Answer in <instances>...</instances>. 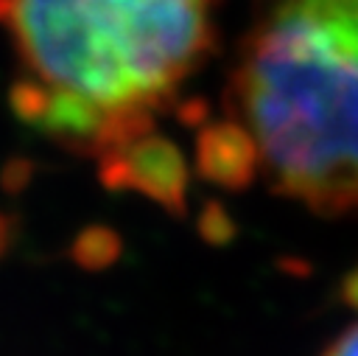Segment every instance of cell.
Segmentation results:
<instances>
[{
  "instance_id": "4",
  "label": "cell",
  "mask_w": 358,
  "mask_h": 356,
  "mask_svg": "<svg viewBox=\"0 0 358 356\" xmlns=\"http://www.w3.org/2000/svg\"><path fill=\"white\" fill-rule=\"evenodd\" d=\"M196 171L221 188L241 191L260 174V157L252 135L235 121H213L196 135Z\"/></svg>"
},
{
  "instance_id": "2",
  "label": "cell",
  "mask_w": 358,
  "mask_h": 356,
  "mask_svg": "<svg viewBox=\"0 0 358 356\" xmlns=\"http://www.w3.org/2000/svg\"><path fill=\"white\" fill-rule=\"evenodd\" d=\"M218 0H0L25 78L95 109L109 146L157 129L215 48ZM103 149V151H106ZM101 151V154H103Z\"/></svg>"
},
{
  "instance_id": "1",
  "label": "cell",
  "mask_w": 358,
  "mask_h": 356,
  "mask_svg": "<svg viewBox=\"0 0 358 356\" xmlns=\"http://www.w3.org/2000/svg\"><path fill=\"white\" fill-rule=\"evenodd\" d=\"M227 104L274 193L358 213V0H255Z\"/></svg>"
},
{
  "instance_id": "5",
  "label": "cell",
  "mask_w": 358,
  "mask_h": 356,
  "mask_svg": "<svg viewBox=\"0 0 358 356\" xmlns=\"http://www.w3.org/2000/svg\"><path fill=\"white\" fill-rule=\"evenodd\" d=\"M322 356H358V322L350 325Z\"/></svg>"
},
{
  "instance_id": "3",
  "label": "cell",
  "mask_w": 358,
  "mask_h": 356,
  "mask_svg": "<svg viewBox=\"0 0 358 356\" xmlns=\"http://www.w3.org/2000/svg\"><path fill=\"white\" fill-rule=\"evenodd\" d=\"M98 177L109 191H134L171 216H185L187 210V160L182 149L157 129L98 154Z\"/></svg>"
},
{
  "instance_id": "7",
  "label": "cell",
  "mask_w": 358,
  "mask_h": 356,
  "mask_svg": "<svg viewBox=\"0 0 358 356\" xmlns=\"http://www.w3.org/2000/svg\"><path fill=\"white\" fill-rule=\"evenodd\" d=\"M6 244H8V221L0 216V252H3Z\"/></svg>"
},
{
  "instance_id": "6",
  "label": "cell",
  "mask_w": 358,
  "mask_h": 356,
  "mask_svg": "<svg viewBox=\"0 0 358 356\" xmlns=\"http://www.w3.org/2000/svg\"><path fill=\"white\" fill-rule=\"evenodd\" d=\"M341 294H344V300H347L350 306H355V308H358V269H352V272L344 278Z\"/></svg>"
}]
</instances>
